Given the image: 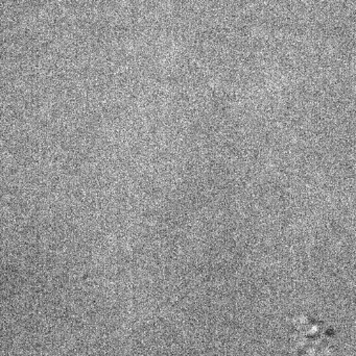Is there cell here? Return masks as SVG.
<instances>
[{
  "mask_svg": "<svg viewBox=\"0 0 356 356\" xmlns=\"http://www.w3.org/2000/svg\"><path fill=\"white\" fill-rule=\"evenodd\" d=\"M293 338L298 356H332L336 330L311 316H299L292 322Z\"/></svg>",
  "mask_w": 356,
  "mask_h": 356,
  "instance_id": "cell-1",
  "label": "cell"
}]
</instances>
